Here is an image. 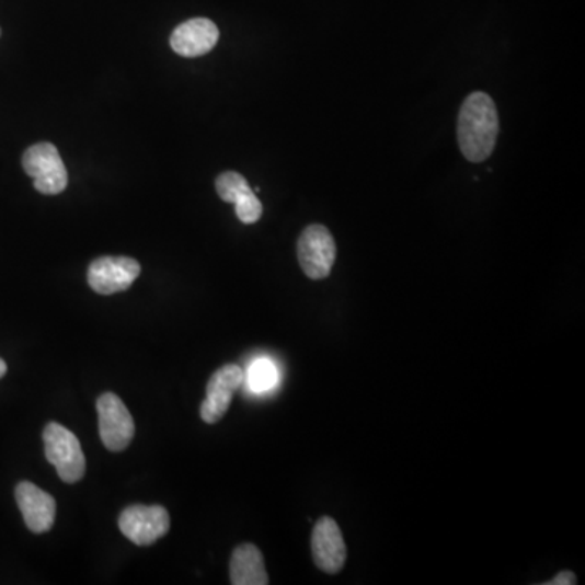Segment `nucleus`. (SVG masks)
Listing matches in <instances>:
<instances>
[{
  "mask_svg": "<svg viewBox=\"0 0 585 585\" xmlns=\"http://www.w3.org/2000/svg\"><path fill=\"white\" fill-rule=\"evenodd\" d=\"M500 117L493 97L483 92L467 96L457 121L460 151L472 163L487 160L496 147Z\"/></svg>",
  "mask_w": 585,
  "mask_h": 585,
  "instance_id": "obj_1",
  "label": "nucleus"
},
{
  "mask_svg": "<svg viewBox=\"0 0 585 585\" xmlns=\"http://www.w3.org/2000/svg\"><path fill=\"white\" fill-rule=\"evenodd\" d=\"M46 459L56 467L64 483L80 482L85 475L87 462L80 440L59 423H49L43 433Z\"/></svg>",
  "mask_w": 585,
  "mask_h": 585,
  "instance_id": "obj_2",
  "label": "nucleus"
},
{
  "mask_svg": "<svg viewBox=\"0 0 585 585\" xmlns=\"http://www.w3.org/2000/svg\"><path fill=\"white\" fill-rule=\"evenodd\" d=\"M337 257L334 237L324 225H309L298 240V261L306 277L324 280L331 275Z\"/></svg>",
  "mask_w": 585,
  "mask_h": 585,
  "instance_id": "obj_3",
  "label": "nucleus"
},
{
  "mask_svg": "<svg viewBox=\"0 0 585 585\" xmlns=\"http://www.w3.org/2000/svg\"><path fill=\"white\" fill-rule=\"evenodd\" d=\"M23 170L35 181V190L45 195L64 193L69 183L66 164L53 144L30 147L23 154Z\"/></svg>",
  "mask_w": 585,
  "mask_h": 585,
  "instance_id": "obj_4",
  "label": "nucleus"
},
{
  "mask_svg": "<svg viewBox=\"0 0 585 585\" xmlns=\"http://www.w3.org/2000/svg\"><path fill=\"white\" fill-rule=\"evenodd\" d=\"M100 436L106 449L121 452L136 435V423L126 403L113 392L103 393L96 402Z\"/></svg>",
  "mask_w": 585,
  "mask_h": 585,
  "instance_id": "obj_5",
  "label": "nucleus"
},
{
  "mask_svg": "<svg viewBox=\"0 0 585 585\" xmlns=\"http://www.w3.org/2000/svg\"><path fill=\"white\" fill-rule=\"evenodd\" d=\"M170 526V514L163 506L136 504L119 516L121 532L139 547H148L167 536Z\"/></svg>",
  "mask_w": 585,
  "mask_h": 585,
  "instance_id": "obj_6",
  "label": "nucleus"
},
{
  "mask_svg": "<svg viewBox=\"0 0 585 585\" xmlns=\"http://www.w3.org/2000/svg\"><path fill=\"white\" fill-rule=\"evenodd\" d=\"M140 264L136 259L130 257H106L96 259L89 267V285L97 295H114L129 290L134 282L139 278Z\"/></svg>",
  "mask_w": 585,
  "mask_h": 585,
  "instance_id": "obj_7",
  "label": "nucleus"
},
{
  "mask_svg": "<svg viewBox=\"0 0 585 585\" xmlns=\"http://www.w3.org/2000/svg\"><path fill=\"white\" fill-rule=\"evenodd\" d=\"M244 382V371L238 365H225L208 379L207 395L200 405V418L215 425L227 415L234 392Z\"/></svg>",
  "mask_w": 585,
  "mask_h": 585,
  "instance_id": "obj_8",
  "label": "nucleus"
},
{
  "mask_svg": "<svg viewBox=\"0 0 585 585\" xmlns=\"http://www.w3.org/2000/svg\"><path fill=\"white\" fill-rule=\"evenodd\" d=\"M312 560L319 570L328 574H339L345 566L346 544L341 527L332 517H321L312 530Z\"/></svg>",
  "mask_w": 585,
  "mask_h": 585,
  "instance_id": "obj_9",
  "label": "nucleus"
},
{
  "mask_svg": "<svg viewBox=\"0 0 585 585\" xmlns=\"http://www.w3.org/2000/svg\"><path fill=\"white\" fill-rule=\"evenodd\" d=\"M15 497L26 527L33 534L49 532L56 520V500L30 482L16 485Z\"/></svg>",
  "mask_w": 585,
  "mask_h": 585,
  "instance_id": "obj_10",
  "label": "nucleus"
},
{
  "mask_svg": "<svg viewBox=\"0 0 585 585\" xmlns=\"http://www.w3.org/2000/svg\"><path fill=\"white\" fill-rule=\"evenodd\" d=\"M220 32L208 19H193L181 23L170 38L171 48L183 57L205 56L217 46Z\"/></svg>",
  "mask_w": 585,
  "mask_h": 585,
  "instance_id": "obj_11",
  "label": "nucleus"
},
{
  "mask_svg": "<svg viewBox=\"0 0 585 585\" xmlns=\"http://www.w3.org/2000/svg\"><path fill=\"white\" fill-rule=\"evenodd\" d=\"M215 186H217V193L220 195L221 200L234 204L237 217L244 225H252L261 220L262 211H264L261 200H259L257 195L254 194L245 177L241 176L240 173H234V171L221 173L217 177Z\"/></svg>",
  "mask_w": 585,
  "mask_h": 585,
  "instance_id": "obj_12",
  "label": "nucleus"
},
{
  "mask_svg": "<svg viewBox=\"0 0 585 585\" xmlns=\"http://www.w3.org/2000/svg\"><path fill=\"white\" fill-rule=\"evenodd\" d=\"M230 581L233 585H267L264 557L255 544L243 543L234 548L230 561Z\"/></svg>",
  "mask_w": 585,
  "mask_h": 585,
  "instance_id": "obj_13",
  "label": "nucleus"
},
{
  "mask_svg": "<svg viewBox=\"0 0 585 585\" xmlns=\"http://www.w3.org/2000/svg\"><path fill=\"white\" fill-rule=\"evenodd\" d=\"M244 379H248L249 389L255 393L268 392L274 389L278 382L277 366L267 358H259L249 366L248 375H244Z\"/></svg>",
  "mask_w": 585,
  "mask_h": 585,
  "instance_id": "obj_14",
  "label": "nucleus"
},
{
  "mask_svg": "<svg viewBox=\"0 0 585 585\" xmlns=\"http://www.w3.org/2000/svg\"><path fill=\"white\" fill-rule=\"evenodd\" d=\"M577 584V576L573 573V571L564 570L561 571V573H558L557 576L553 577V580L548 581V583H543V585H576Z\"/></svg>",
  "mask_w": 585,
  "mask_h": 585,
  "instance_id": "obj_15",
  "label": "nucleus"
},
{
  "mask_svg": "<svg viewBox=\"0 0 585 585\" xmlns=\"http://www.w3.org/2000/svg\"><path fill=\"white\" fill-rule=\"evenodd\" d=\"M5 372H7L5 362H3L2 358H0V379H2L3 376H5Z\"/></svg>",
  "mask_w": 585,
  "mask_h": 585,
  "instance_id": "obj_16",
  "label": "nucleus"
}]
</instances>
